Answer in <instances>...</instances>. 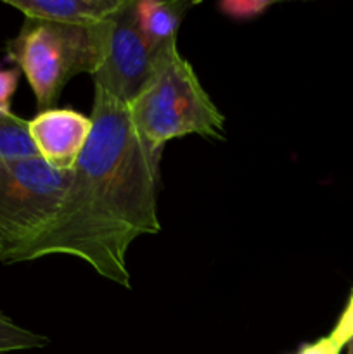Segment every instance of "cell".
Here are the masks:
<instances>
[{
	"label": "cell",
	"instance_id": "6",
	"mask_svg": "<svg viewBox=\"0 0 353 354\" xmlns=\"http://www.w3.org/2000/svg\"><path fill=\"white\" fill-rule=\"evenodd\" d=\"M37 154L59 171H71L92 131V120L73 109H47L28 121Z\"/></svg>",
	"mask_w": 353,
	"mask_h": 354
},
{
	"label": "cell",
	"instance_id": "4",
	"mask_svg": "<svg viewBox=\"0 0 353 354\" xmlns=\"http://www.w3.org/2000/svg\"><path fill=\"white\" fill-rule=\"evenodd\" d=\"M6 54L26 76L42 113L54 109L69 80L80 73L92 75L96 40L92 26L24 19L19 33L7 41Z\"/></svg>",
	"mask_w": 353,
	"mask_h": 354
},
{
	"label": "cell",
	"instance_id": "8",
	"mask_svg": "<svg viewBox=\"0 0 353 354\" xmlns=\"http://www.w3.org/2000/svg\"><path fill=\"white\" fill-rule=\"evenodd\" d=\"M192 2H159L142 0L135 2V19L142 37L158 50L176 45V35L187 10Z\"/></svg>",
	"mask_w": 353,
	"mask_h": 354
},
{
	"label": "cell",
	"instance_id": "13",
	"mask_svg": "<svg viewBox=\"0 0 353 354\" xmlns=\"http://www.w3.org/2000/svg\"><path fill=\"white\" fill-rule=\"evenodd\" d=\"M341 349V346H339L331 335H327V337L320 339V341L314 342V344L305 346L298 354H339Z\"/></svg>",
	"mask_w": 353,
	"mask_h": 354
},
{
	"label": "cell",
	"instance_id": "11",
	"mask_svg": "<svg viewBox=\"0 0 353 354\" xmlns=\"http://www.w3.org/2000/svg\"><path fill=\"white\" fill-rule=\"evenodd\" d=\"M19 76L21 71L17 68L0 69V113H12L10 102H12L17 85H19Z\"/></svg>",
	"mask_w": 353,
	"mask_h": 354
},
{
	"label": "cell",
	"instance_id": "9",
	"mask_svg": "<svg viewBox=\"0 0 353 354\" xmlns=\"http://www.w3.org/2000/svg\"><path fill=\"white\" fill-rule=\"evenodd\" d=\"M38 156L28 131V121L17 114L0 113V159Z\"/></svg>",
	"mask_w": 353,
	"mask_h": 354
},
{
	"label": "cell",
	"instance_id": "5",
	"mask_svg": "<svg viewBox=\"0 0 353 354\" xmlns=\"http://www.w3.org/2000/svg\"><path fill=\"white\" fill-rule=\"evenodd\" d=\"M92 31L96 40V66L90 75L93 90L123 104H130L163 59L179 48L172 45L158 50L142 37L135 19V0H121L120 7L92 26Z\"/></svg>",
	"mask_w": 353,
	"mask_h": 354
},
{
	"label": "cell",
	"instance_id": "14",
	"mask_svg": "<svg viewBox=\"0 0 353 354\" xmlns=\"http://www.w3.org/2000/svg\"><path fill=\"white\" fill-rule=\"evenodd\" d=\"M346 354H353V337H350V341L346 342Z\"/></svg>",
	"mask_w": 353,
	"mask_h": 354
},
{
	"label": "cell",
	"instance_id": "10",
	"mask_svg": "<svg viewBox=\"0 0 353 354\" xmlns=\"http://www.w3.org/2000/svg\"><path fill=\"white\" fill-rule=\"evenodd\" d=\"M47 344L48 339L45 335L21 327L3 311H0V354L45 348Z\"/></svg>",
	"mask_w": 353,
	"mask_h": 354
},
{
	"label": "cell",
	"instance_id": "7",
	"mask_svg": "<svg viewBox=\"0 0 353 354\" xmlns=\"http://www.w3.org/2000/svg\"><path fill=\"white\" fill-rule=\"evenodd\" d=\"M6 3L24 14V19L90 28L114 12L121 0H6Z\"/></svg>",
	"mask_w": 353,
	"mask_h": 354
},
{
	"label": "cell",
	"instance_id": "12",
	"mask_svg": "<svg viewBox=\"0 0 353 354\" xmlns=\"http://www.w3.org/2000/svg\"><path fill=\"white\" fill-rule=\"evenodd\" d=\"M332 339H334L336 342H338L339 346H346V342L350 341V337H353V296L352 299H350L348 306H346L345 313L341 315V318H339L338 325L334 327V330L331 332Z\"/></svg>",
	"mask_w": 353,
	"mask_h": 354
},
{
	"label": "cell",
	"instance_id": "3",
	"mask_svg": "<svg viewBox=\"0 0 353 354\" xmlns=\"http://www.w3.org/2000/svg\"><path fill=\"white\" fill-rule=\"evenodd\" d=\"M71 180L40 156L0 159V263L30 261Z\"/></svg>",
	"mask_w": 353,
	"mask_h": 354
},
{
	"label": "cell",
	"instance_id": "1",
	"mask_svg": "<svg viewBox=\"0 0 353 354\" xmlns=\"http://www.w3.org/2000/svg\"><path fill=\"white\" fill-rule=\"evenodd\" d=\"M92 131L80 154L57 214L30 261L75 256L100 277L130 289L127 252L142 235L161 230L159 159L135 131L128 104L93 90Z\"/></svg>",
	"mask_w": 353,
	"mask_h": 354
},
{
	"label": "cell",
	"instance_id": "2",
	"mask_svg": "<svg viewBox=\"0 0 353 354\" xmlns=\"http://www.w3.org/2000/svg\"><path fill=\"white\" fill-rule=\"evenodd\" d=\"M128 111L141 140L158 156L170 140L187 135L224 140V114L179 48L163 59L144 88L128 104Z\"/></svg>",
	"mask_w": 353,
	"mask_h": 354
}]
</instances>
